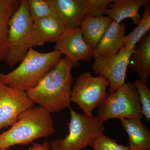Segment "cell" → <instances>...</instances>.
<instances>
[{
    "mask_svg": "<svg viewBox=\"0 0 150 150\" xmlns=\"http://www.w3.org/2000/svg\"><path fill=\"white\" fill-rule=\"evenodd\" d=\"M110 83L104 76L94 77L89 72L79 75L71 88V102L76 103L83 113L92 116L93 111L103 102Z\"/></svg>",
    "mask_w": 150,
    "mask_h": 150,
    "instance_id": "obj_7",
    "label": "cell"
},
{
    "mask_svg": "<svg viewBox=\"0 0 150 150\" xmlns=\"http://www.w3.org/2000/svg\"><path fill=\"white\" fill-rule=\"evenodd\" d=\"M20 3L19 0H0V63L5 60L9 21Z\"/></svg>",
    "mask_w": 150,
    "mask_h": 150,
    "instance_id": "obj_18",
    "label": "cell"
},
{
    "mask_svg": "<svg viewBox=\"0 0 150 150\" xmlns=\"http://www.w3.org/2000/svg\"><path fill=\"white\" fill-rule=\"evenodd\" d=\"M112 21L108 16L96 18L87 16L81 22L80 28L84 40L93 51Z\"/></svg>",
    "mask_w": 150,
    "mask_h": 150,
    "instance_id": "obj_16",
    "label": "cell"
},
{
    "mask_svg": "<svg viewBox=\"0 0 150 150\" xmlns=\"http://www.w3.org/2000/svg\"><path fill=\"white\" fill-rule=\"evenodd\" d=\"M98 108L97 116L103 123L112 119L141 121L144 118L139 94L134 84L130 82L108 93Z\"/></svg>",
    "mask_w": 150,
    "mask_h": 150,
    "instance_id": "obj_6",
    "label": "cell"
},
{
    "mask_svg": "<svg viewBox=\"0 0 150 150\" xmlns=\"http://www.w3.org/2000/svg\"><path fill=\"white\" fill-rule=\"evenodd\" d=\"M150 30V5L145 6L144 14L139 24L123 40V47L134 50L135 46Z\"/></svg>",
    "mask_w": 150,
    "mask_h": 150,
    "instance_id": "obj_19",
    "label": "cell"
},
{
    "mask_svg": "<svg viewBox=\"0 0 150 150\" xmlns=\"http://www.w3.org/2000/svg\"><path fill=\"white\" fill-rule=\"evenodd\" d=\"M55 15L65 30L80 27L87 16L86 0H50Z\"/></svg>",
    "mask_w": 150,
    "mask_h": 150,
    "instance_id": "obj_11",
    "label": "cell"
},
{
    "mask_svg": "<svg viewBox=\"0 0 150 150\" xmlns=\"http://www.w3.org/2000/svg\"><path fill=\"white\" fill-rule=\"evenodd\" d=\"M65 30L56 16L47 17L33 22V48L47 43H56Z\"/></svg>",
    "mask_w": 150,
    "mask_h": 150,
    "instance_id": "obj_13",
    "label": "cell"
},
{
    "mask_svg": "<svg viewBox=\"0 0 150 150\" xmlns=\"http://www.w3.org/2000/svg\"><path fill=\"white\" fill-rule=\"evenodd\" d=\"M133 84L139 94L144 118L150 122V90L147 82L139 79H136Z\"/></svg>",
    "mask_w": 150,
    "mask_h": 150,
    "instance_id": "obj_21",
    "label": "cell"
},
{
    "mask_svg": "<svg viewBox=\"0 0 150 150\" xmlns=\"http://www.w3.org/2000/svg\"><path fill=\"white\" fill-rule=\"evenodd\" d=\"M62 58V54L56 49L43 53L30 48L15 69L0 74V83L26 92L35 87Z\"/></svg>",
    "mask_w": 150,
    "mask_h": 150,
    "instance_id": "obj_2",
    "label": "cell"
},
{
    "mask_svg": "<svg viewBox=\"0 0 150 150\" xmlns=\"http://www.w3.org/2000/svg\"><path fill=\"white\" fill-rule=\"evenodd\" d=\"M134 50L123 46L113 57L94 59L92 66L94 74L102 75L107 79L110 83V93L126 83V70Z\"/></svg>",
    "mask_w": 150,
    "mask_h": 150,
    "instance_id": "obj_9",
    "label": "cell"
},
{
    "mask_svg": "<svg viewBox=\"0 0 150 150\" xmlns=\"http://www.w3.org/2000/svg\"><path fill=\"white\" fill-rule=\"evenodd\" d=\"M55 49L69 59L74 67L79 65L80 61L93 58V51L84 40L80 27L65 30L56 41Z\"/></svg>",
    "mask_w": 150,
    "mask_h": 150,
    "instance_id": "obj_10",
    "label": "cell"
},
{
    "mask_svg": "<svg viewBox=\"0 0 150 150\" xmlns=\"http://www.w3.org/2000/svg\"><path fill=\"white\" fill-rule=\"evenodd\" d=\"M0 150H12L11 148H6V149H0Z\"/></svg>",
    "mask_w": 150,
    "mask_h": 150,
    "instance_id": "obj_25",
    "label": "cell"
},
{
    "mask_svg": "<svg viewBox=\"0 0 150 150\" xmlns=\"http://www.w3.org/2000/svg\"><path fill=\"white\" fill-rule=\"evenodd\" d=\"M73 67L69 59L62 58L35 87L26 92L28 96L50 113L69 108Z\"/></svg>",
    "mask_w": 150,
    "mask_h": 150,
    "instance_id": "obj_1",
    "label": "cell"
},
{
    "mask_svg": "<svg viewBox=\"0 0 150 150\" xmlns=\"http://www.w3.org/2000/svg\"><path fill=\"white\" fill-rule=\"evenodd\" d=\"M126 25L112 21L93 51V59L115 56L123 46L126 36Z\"/></svg>",
    "mask_w": 150,
    "mask_h": 150,
    "instance_id": "obj_12",
    "label": "cell"
},
{
    "mask_svg": "<svg viewBox=\"0 0 150 150\" xmlns=\"http://www.w3.org/2000/svg\"><path fill=\"white\" fill-rule=\"evenodd\" d=\"M149 0H113L105 15L117 23L126 18L131 19L136 25L139 23L142 16L139 10L149 4Z\"/></svg>",
    "mask_w": 150,
    "mask_h": 150,
    "instance_id": "obj_14",
    "label": "cell"
},
{
    "mask_svg": "<svg viewBox=\"0 0 150 150\" xmlns=\"http://www.w3.org/2000/svg\"><path fill=\"white\" fill-rule=\"evenodd\" d=\"M51 114L39 105L25 111L10 129L0 134V149L25 146L54 134L56 131Z\"/></svg>",
    "mask_w": 150,
    "mask_h": 150,
    "instance_id": "obj_3",
    "label": "cell"
},
{
    "mask_svg": "<svg viewBox=\"0 0 150 150\" xmlns=\"http://www.w3.org/2000/svg\"><path fill=\"white\" fill-rule=\"evenodd\" d=\"M34 104L26 92L0 83V131L3 128L12 126Z\"/></svg>",
    "mask_w": 150,
    "mask_h": 150,
    "instance_id": "obj_8",
    "label": "cell"
},
{
    "mask_svg": "<svg viewBox=\"0 0 150 150\" xmlns=\"http://www.w3.org/2000/svg\"><path fill=\"white\" fill-rule=\"evenodd\" d=\"M86 1L87 16L100 18L106 16V11L113 0H86Z\"/></svg>",
    "mask_w": 150,
    "mask_h": 150,
    "instance_id": "obj_22",
    "label": "cell"
},
{
    "mask_svg": "<svg viewBox=\"0 0 150 150\" xmlns=\"http://www.w3.org/2000/svg\"><path fill=\"white\" fill-rule=\"evenodd\" d=\"M91 147L93 150H131L129 146L119 144L115 140L103 134L95 140Z\"/></svg>",
    "mask_w": 150,
    "mask_h": 150,
    "instance_id": "obj_23",
    "label": "cell"
},
{
    "mask_svg": "<svg viewBox=\"0 0 150 150\" xmlns=\"http://www.w3.org/2000/svg\"><path fill=\"white\" fill-rule=\"evenodd\" d=\"M129 68L139 79L147 82L150 75V31L135 46Z\"/></svg>",
    "mask_w": 150,
    "mask_h": 150,
    "instance_id": "obj_15",
    "label": "cell"
},
{
    "mask_svg": "<svg viewBox=\"0 0 150 150\" xmlns=\"http://www.w3.org/2000/svg\"><path fill=\"white\" fill-rule=\"evenodd\" d=\"M50 143L48 142H44L43 144L34 143L28 150H50Z\"/></svg>",
    "mask_w": 150,
    "mask_h": 150,
    "instance_id": "obj_24",
    "label": "cell"
},
{
    "mask_svg": "<svg viewBox=\"0 0 150 150\" xmlns=\"http://www.w3.org/2000/svg\"><path fill=\"white\" fill-rule=\"evenodd\" d=\"M69 134L64 139L50 143L52 150H81L91 146L103 134V123L96 116L77 113L71 107Z\"/></svg>",
    "mask_w": 150,
    "mask_h": 150,
    "instance_id": "obj_5",
    "label": "cell"
},
{
    "mask_svg": "<svg viewBox=\"0 0 150 150\" xmlns=\"http://www.w3.org/2000/svg\"><path fill=\"white\" fill-rule=\"evenodd\" d=\"M120 122L128 134L131 150H150V132L140 120L122 118Z\"/></svg>",
    "mask_w": 150,
    "mask_h": 150,
    "instance_id": "obj_17",
    "label": "cell"
},
{
    "mask_svg": "<svg viewBox=\"0 0 150 150\" xmlns=\"http://www.w3.org/2000/svg\"><path fill=\"white\" fill-rule=\"evenodd\" d=\"M27 4L33 22L47 17L56 16L50 0H27Z\"/></svg>",
    "mask_w": 150,
    "mask_h": 150,
    "instance_id": "obj_20",
    "label": "cell"
},
{
    "mask_svg": "<svg viewBox=\"0 0 150 150\" xmlns=\"http://www.w3.org/2000/svg\"><path fill=\"white\" fill-rule=\"evenodd\" d=\"M32 24L27 0H21L18 8L9 21L7 48L5 60L9 67H14L20 63L29 49L33 48Z\"/></svg>",
    "mask_w": 150,
    "mask_h": 150,
    "instance_id": "obj_4",
    "label": "cell"
}]
</instances>
